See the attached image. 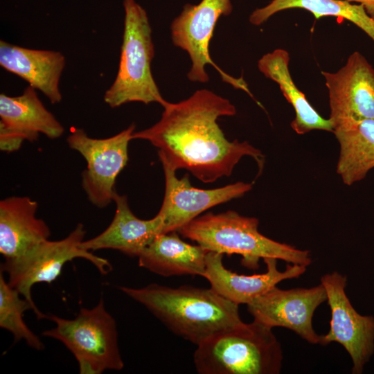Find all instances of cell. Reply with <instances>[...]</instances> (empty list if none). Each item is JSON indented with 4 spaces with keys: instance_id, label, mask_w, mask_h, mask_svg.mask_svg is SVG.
Listing matches in <instances>:
<instances>
[{
    "instance_id": "cell-1",
    "label": "cell",
    "mask_w": 374,
    "mask_h": 374,
    "mask_svg": "<svg viewBox=\"0 0 374 374\" xmlns=\"http://www.w3.org/2000/svg\"><path fill=\"white\" fill-rule=\"evenodd\" d=\"M235 114L228 99L200 89L181 102H168L160 120L134 132L132 139L148 141L158 148L162 166L175 171L186 169L204 183L230 176L244 156L253 157L261 170L260 150L247 141H228L217 123L220 116Z\"/></svg>"
},
{
    "instance_id": "cell-2",
    "label": "cell",
    "mask_w": 374,
    "mask_h": 374,
    "mask_svg": "<svg viewBox=\"0 0 374 374\" xmlns=\"http://www.w3.org/2000/svg\"><path fill=\"white\" fill-rule=\"evenodd\" d=\"M119 289L143 305L168 330L198 346L213 335L243 323L239 307L208 289L157 283Z\"/></svg>"
},
{
    "instance_id": "cell-3",
    "label": "cell",
    "mask_w": 374,
    "mask_h": 374,
    "mask_svg": "<svg viewBox=\"0 0 374 374\" xmlns=\"http://www.w3.org/2000/svg\"><path fill=\"white\" fill-rule=\"evenodd\" d=\"M256 217L240 215L233 211L197 217L178 230L185 238L208 251L240 255L241 263L251 269L259 267L260 258H274L287 263L308 267L310 252L275 241L261 234Z\"/></svg>"
},
{
    "instance_id": "cell-4",
    "label": "cell",
    "mask_w": 374,
    "mask_h": 374,
    "mask_svg": "<svg viewBox=\"0 0 374 374\" xmlns=\"http://www.w3.org/2000/svg\"><path fill=\"white\" fill-rule=\"evenodd\" d=\"M283 359L272 328L254 320L213 335L193 355L199 374H278Z\"/></svg>"
},
{
    "instance_id": "cell-5",
    "label": "cell",
    "mask_w": 374,
    "mask_h": 374,
    "mask_svg": "<svg viewBox=\"0 0 374 374\" xmlns=\"http://www.w3.org/2000/svg\"><path fill=\"white\" fill-rule=\"evenodd\" d=\"M124 30L115 80L103 99L112 108L131 102L145 105L168 103L161 96L151 72L154 49L152 29L145 9L135 0H124Z\"/></svg>"
},
{
    "instance_id": "cell-6",
    "label": "cell",
    "mask_w": 374,
    "mask_h": 374,
    "mask_svg": "<svg viewBox=\"0 0 374 374\" xmlns=\"http://www.w3.org/2000/svg\"><path fill=\"white\" fill-rule=\"evenodd\" d=\"M55 326L43 336L62 342L73 355L81 374H100L124 366L118 341L116 323L101 299L93 308H81L73 319L46 315Z\"/></svg>"
},
{
    "instance_id": "cell-7",
    "label": "cell",
    "mask_w": 374,
    "mask_h": 374,
    "mask_svg": "<svg viewBox=\"0 0 374 374\" xmlns=\"http://www.w3.org/2000/svg\"><path fill=\"white\" fill-rule=\"evenodd\" d=\"M85 234L83 224L79 223L62 240H46L19 257L5 260L1 271L8 274L9 285L37 307L31 295L32 287L37 283L54 281L67 262L77 258L86 259L102 274H107L112 269L106 258L80 248Z\"/></svg>"
},
{
    "instance_id": "cell-8",
    "label": "cell",
    "mask_w": 374,
    "mask_h": 374,
    "mask_svg": "<svg viewBox=\"0 0 374 374\" xmlns=\"http://www.w3.org/2000/svg\"><path fill=\"white\" fill-rule=\"evenodd\" d=\"M135 125L105 139L89 136L84 130L73 128L67 137L70 148L79 152L87 163L82 173V186L89 202L105 208L112 201L116 177L128 161V143Z\"/></svg>"
},
{
    "instance_id": "cell-9",
    "label": "cell",
    "mask_w": 374,
    "mask_h": 374,
    "mask_svg": "<svg viewBox=\"0 0 374 374\" xmlns=\"http://www.w3.org/2000/svg\"><path fill=\"white\" fill-rule=\"evenodd\" d=\"M231 0H202L197 5L186 4L170 26L175 46L186 51L191 60L188 78L192 82H206L209 78L206 65L211 64L225 82L251 96L247 84L242 78H235L222 71L211 60L209 43L217 19L231 13Z\"/></svg>"
},
{
    "instance_id": "cell-10",
    "label": "cell",
    "mask_w": 374,
    "mask_h": 374,
    "mask_svg": "<svg viewBox=\"0 0 374 374\" xmlns=\"http://www.w3.org/2000/svg\"><path fill=\"white\" fill-rule=\"evenodd\" d=\"M320 280L331 312L330 330L320 344H341L352 359V373L361 374L374 353V317L361 315L353 308L345 291L346 276L334 271Z\"/></svg>"
},
{
    "instance_id": "cell-11",
    "label": "cell",
    "mask_w": 374,
    "mask_h": 374,
    "mask_svg": "<svg viewBox=\"0 0 374 374\" xmlns=\"http://www.w3.org/2000/svg\"><path fill=\"white\" fill-rule=\"evenodd\" d=\"M327 301L323 285L281 290L274 287L247 305L253 320L271 328L290 329L311 344H320L321 335L312 326L317 308Z\"/></svg>"
},
{
    "instance_id": "cell-12",
    "label": "cell",
    "mask_w": 374,
    "mask_h": 374,
    "mask_svg": "<svg viewBox=\"0 0 374 374\" xmlns=\"http://www.w3.org/2000/svg\"><path fill=\"white\" fill-rule=\"evenodd\" d=\"M328 91L332 123L342 118L374 120V68L355 51L337 72L321 71Z\"/></svg>"
},
{
    "instance_id": "cell-13",
    "label": "cell",
    "mask_w": 374,
    "mask_h": 374,
    "mask_svg": "<svg viewBox=\"0 0 374 374\" xmlns=\"http://www.w3.org/2000/svg\"><path fill=\"white\" fill-rule=\"evenodd\" d=\"M165 194L159 213L163 217V233L178 231L202 212L216 205L240 197L252 188L238 181L215 189H199L190 185L188 175L178 179L175 170L163 166Z\"/></svg>"
},
{
    "instance_id": "cell-14",
    "label": "cell",
    "mask_w": 374,
    "mask_h": 374,
    "mask_svg": "<svg viewBox=\"0 0 374 374\" xmlns=\"http://www.w3.org/2000/svg\"><path fill=\"white\" fill-rule=\"evenodd\" d=\"M222 258V253L208 251L202 277L209 282L211 288L217 294L238 305L249 304L284 280L299 278L305 272L307 267L288 262L285 269L280 271L277 267L278 260L267 258L263 259L267 266L266 272L249 276L227 269Z\"/></svg>"
},
{
    "instance_id": "cell-15",
    "label": "cell",
    "mask_w": 374,
    "mask_h": 374,
    "mask_svg": "<svg viewBox=\"0 0 374 374\" xmlns=\"http://www.w3.org/2000/svg\"><path fill=\"white\" fill-rule=\"evenodd\" d=\"M116 210L110 224L99 235L83 240L80 248L87 251L114 249L138 257L155 238L163 233V220L158 213L150 220L137 217L129 207L125 195L115 193Z\"/></svg>"
},
{
    "instance_id": "cell-16",
    "label": "cell",
    "mask_w": 374,
    "mask_h": 374,
    "mask_svg": "<svg viewBox=\"0 0 374 374\" xmlns=\"http://www.w3.org/2000/svg\"><path fill=\"white\" fill-rule=\"evenodd\" d=\"M0 65L42 91L51 103L62 100L60 81L65 66L62 53L24 48L1 40Z\"/></svg>"
},
{
    "instance_id": "cell-17",
    "label": "cell",
    "mask_w": 374,
    "mask_h": 374,
    "mask_svg": "<svg viewBox=\"0 0 374 374\" xmlns=\"http://www.w3.org/2000/svg\"><path fill=\"white\" fill-rule=\"evenodd\" d=\"M37 207V202L28 197L1 200L0 253L5 260L23 255L50 237L48 226L36 216Z\"/></svg>"
},
{
    "instance_id": "cell-18",
    "label": "cell",
    "mask_w": 374,
    "mask_h": 374,
    "mask_svg": "<svg viewBox=\"0 0 374 374\" xmlns=\"http://www.w3.org/2000/svg\"><path fill=\"white\" fill-rule=\"evenodd\" d=\"M332 125L340 145L337 172L344 184L351 186L374 168V120L346 118Z\"/></svg>"
},
{
    "instance_id": "cell-19",
    "label": "cell",
    "mask_w": 374,
    "mask_h": 374,
    "mask_svg": "<svg viewBox=\"0 0 374 374\" xmlns=\"http://www.w3.org/2000/svg\"><path fill=\"white\" fill-rule=\"evenodd\" d=\"M208 251L182 240L177 231L161 233L139 255V265L163 277L202 276Z\"/></svg>"
},
{
    "instance_id": "cell-20",
    "label": "cell",
    "mask_w": 374,
    "mask_h": 374,
    "mask_svg": "<svg viewBox=\"0 0 374 374\" xmlns=\"http://www.w3.org/2000/svg\"><path fill=\"white\" fill-rule=\"evenodd\" d=\"M0 125L30 142L36 141L40 133L54 139L64 132L62 125L45 107L35 89L30 85L20 96L0 94Z\"/></svg>"
},
{
    "instance_id": "cell-21",
    "label": "cell",
    "mask_w": 374,
    "mask_h": 374,
    "mask_svg": "<svg viewBox=\"0 0 374 374\" xmlns=\"http://www.w3.org/2000/svg\"><path fill=\"white\" fill-rule=\"evenodd\" d=\"M289 62V53L277 48L260 58L258 67L266 78L278 84L284 97L292 106L295 118L291 123L292 128L299 134L314 130L332 132V121L322 117L295 84L290 72Z\"/></svg>"
},
{
    "instance_id": "cell-22",
    "label": "cell",
    "mask_w": 374,
    "mask_h": 374,
    "mask_svg": "<svg viewBox=\"0 0 374 374\" xmlns=\"http://www.w3.org/2000/svg\"><path fill=\"white\" fill-rule=\"evenodd\" d=\"M292 8L306 10L316 19L332 16L349 21L374 42V20L362 5L345 0H272L267 6L253 10L249 20L253 25L260 26L277 12Z\"/></svg>"
},
{
    "instance_id": "cell-23",
    "label": "cell",
    "mask_w": 374,
    "mask_h": 374,
    "mask_svg": "<svg viewBox=\"0 0 374 374\" xmlns=\"http://www.w3.org/2000/svg\"><path fill=\"white\" fill-rule=\"evenodd\" d=\"M12 287L0 272V327L11 332L15 341L24 340L30 348L42 350L44 345L41 339L26 325L24 313L32 310L38 319L46 318L37 307Z\"/></svg>"
},
{
    "instance_id": "cell-24",
    "label": "cell",
    "mask_w": 374,
    "mask_h": 374,
    "mask_svg": "<svg viewBox=\"0 0 374 374\" xmlns=\"http://www.w3.org/2000/svg\"><path fill=\"white\" fill-rule=\"evenodd\" d=\"M20 134L0 125V149L1 151L12 152L19 150L24 141Z\"/></svg>"
},
{
    "instance_id": "cell-25",
    "label": "cell",
    "mask_w": 374,
    "mask_h": 374,
    "mask_svg": "<svg viewBox=\"0 0 374 374\" xmlns=\"http://www.w3.org/2000/svg\"><path fill=\"white\" fill-rule=\"evenodd\" d=\"M353 3L360 4L366 12L374 20V0H345Z\"/></svg>"
}]
</instances>
